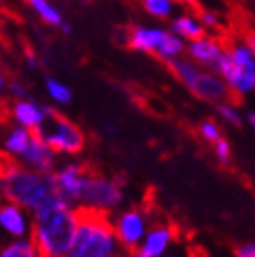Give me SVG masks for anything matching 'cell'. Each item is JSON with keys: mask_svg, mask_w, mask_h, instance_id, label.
Wrapping results in <instances>:
<instances>
[{"mask_svg": "<svg viewBox=\"0 0 255 257\" xmlns=\"http://www.w3.org/2000/svg\"><path fill=\"white\" fill-rule=\"evenodd\" d=\"M80 213L79 206L66 203L59 195L33 213L31 241L42 257L68 255L79 230Z\"/></svg>", "mask_w": 255, "mask_h": 257, "instance_id": "obj_1", "label": "cell"}, {"mask_svg": "<svg viewBox=\"0 0 255 257\" xmlns=\"http://www.w3.org/2000/svg\"><path fill=\"white\" fill-rule=\"evenodd\" d=\"M57 197L51 173H39L19 163H6L4 199L35 213L39 208Z\"/></svg>", "mask_w": 255, "mask_h": 257, "instance_id": "obj_2", "label": "cell"}, {"mask_svg": "<svg viewBox=\"0 0 255 257\" xmlns=\"http://www.w3.org/2000/svg\"><path fill=\"white\" fill-rule=\"evenodd\" d=\"M69 257H128L113 232L109 215L95 212L80 213V223Z\"/></svg>", "mask_w": 255, "mask_h": 257, "instance_id": "obj_3", "label": "cell"}, {"mask_svg": "<svg viewBox=\"0 0 255 257\" xmlns=\"http://www.w3.org/2000/svg\"><path fill=\"white\" fill-rule=\"evenodd\" d=\"M168 69L173 73L179 82L190 91L193 97H197L202 102L219 104L224 100H230L231 91L222 80V77L217 71H211L199 66L190 57H181L168 64Z\"/></svg>", "mask_w": 255, "mask_h": 257, "instance_id": "obj_4", "label": "cell"}, {"mask_svg": "<svg viewBox=\"0 0 255 257\" xmlns=\"http://www.w3.org/2000/svg\"><path fill=\"white\" fill-rule=\"evenodd\" d=\"M126 188H122L113 179V175H104V173L91 170L79 208L82 212L111 215L122 206H126Z\"/></svg>", "mask_w": 255, "mask_h": 257, "instance_id": "obj_5", "label": "cell"}, {"mask_svg": "<svg viewBox=\"0 0 255 257\" xmlns=\"http://www.w3.org/2000/svg\"><path fill=\"white\" fill-rule=\"evenodd\" d=\"M39 135L59 157H77L88 146L86 132L77 122L59 113L57 109H53V113L49 115Z\"/></svg>", "mask_w": 255, "mask_h": 257, "instance_id": "obj_6", "label": "cell"}, {"mask_svg": "<svg viewBox=\"0 0 255 257\" xmlns=\"http://www.w3.org/2000/svg\"><path fill=\"white\" fill-rule=\"evenodd\" d=\"M153 212L146 204H130L122 206L115 213L109 215L113 232L117 235L120 246L126 253H133L141 246V242L146 237L148 230L153 223Z\"/></svg>", "mask_w": 255, "mask_h": 257, "instance_id": "obj_7", "label": "cell"}, {"mask_svg": "<svg viewBox=\"0 0 255 257\" xmlns=\"http://www.w3.org/2000/svg\"><path fill=\"white\" fill-rule=\"evenodd\" d=\"M89 172H91L89 164L80 161V159L69 157L66 161H60L59 166L51 173L55 181V188H57V195L62 197L66 203L79 206L86 183H88Z\"/></svg>", "mask_w": 255, "mask_h": 257, "instance_id": "obj_8", "label": "cell"}, {"mask_svg": "<svg viewBox=\"0 0 255 257\" xmlns=\"http://www.w3.org/2000/svg\"><path fill=\"white\" fill-rule=\"evenodd\" d=\"M53 106L40 102L33 97L20 100H8V104H4V119L17 124V126L30 130L33 134H39L46 120L49 119V115L53 113Z\"/></svg>", "mask_w": 255, "mask_h": 257, "instance_id": "obj_9", "label": "cell"}, {"mask_svg": "<svg viewBox=\"0 0 255 257\" xmlns=\"http://www.w3.org/2000/svg\"><path fill=\"white\" fill-rule=\"evenodd\" d=\"M181 241V232L173 223L166 219H153L152 226L148 230L146 237L141 242V246L130 255L133 257H159L166 253Z\"/></svg>", "mask_w": 255, "mask_h": 257, "instance_id": "obj_10", "label": "cell"}, {"mask_svg": "<svg viewBox=\"0 0 255 257\" xmlns=\"http://www.w3.org/2000/svg\"><path fill=\"white\" fill-rule=\"evenodd\" d=\"M31 230H33V213L8 199H2L0 201V232L8 239H26L31 237Z\"/></svg>", "mask_w": 255, "mask_h": 257, "instance_id": "obj_11", "label": "cell"}, {"mask_svg": "<svg viewBox=\"0 0 255 257\" xmlns=\"http://www.w3.org/2000/svg\"><path fill=\"white\" fill-rule=\"evenodd\" d=\"M170 33V28L161 24H133L126 31V44L130 50L144 55H157L159 48Z\"/></svg>", "mask_w": 255, "mask_h": 257, "instance_id": "obj_12", "label": "cell"}, {"mask_svg": "<svg viewBox=\"0 0 255 257\" xmlns=\"http://www.w3.org/2000/svg\"><path fill=\"white\" fill-rule=\"evenodd\" d=\"M215 71L221 75L226 86L230 88L231 95L244 97V95H250L255 91V71L239 66L226 50L222 53L221 60H219V66H217Z\"/></svg>", "mask_w": 255, "mask_h": 257, "instance_id": "obj_13", "label": "cell"}, {"mask_svg": "<svg viewBox=\"0 0 255 257\" xmlns=\"http://www.w3.org/2000/svg\"><path fill=\"white\" fill-rule=\"evenodd\" d=\"M33 132L17 126L10 120L0 122V157L8 163H19L30 146Z\"/></svg>", "mask_w": 255, "mask_h": 257, "instance_id": "obj_14", "label": "cell"}, {"mask_svg": "<svg viewBox=\"0 0 255 257\" xmlns=\"http://www.w3.org/2000/svg\"><path fill=\"white\" fill-rule=\"evenodd\" d=\"M226 46L222 44V40L215 35L206 33L204 37L197 40H191L186 44V57H190L193 62L206 69L215 71L219 66L222 53H224Z\"/></svg>", "mask_w": 255, "mask_h": 257, "instance_id": "obj_15", "label": "cell"}, {"mask_svg": "<svg viewBox=\"0 0 255 257\" xmlns=\"http://www.w3.org/2000/svg\"><path fill=\"white\" fill-rule=\"evenodd\" d=\"M59 155L55 154L51 146L39 134L33 135L26 154L19 161V164L39 173H53L55 168L59 166Z\"/></svg>", "mask_w": 255, "mask_h": 257, "instance_id": "obj_16", "label": "cell"}, {"mask_svg": "<svg viewBox=\"0 0 255 257\" xmlns=\"http://www.w3.org/2000/svg\"><path fill=\"white\" fill-rule=\"evenodd\" d=\"M24 2L42 24H46L48 28H53V30H59L64 35H71L73 28L69 26L62 10L55 4L53 0H24Z\"/></svg>", "mask_w": 255, "mask_h": 257, "instance_id": "obj_17", "label": "cell"}, {"mask_svg": "<svg viewBox=\"0 0 255 257\" xmlns=\"http://www.w3.org/2000/svg\"><path fill=\"white\" fill-rule=\"evenodd\" d=\"M170 31L175 33L177 37H181L184 42H191L204 37L208 33L206 28L202 26L199 15H193L191 11H181L177 13L172 20H170Z\"/></svg>", "mask_w": 255, "mask_h": 257, "instance_id": "obj_18", "label": "cell"}, {"mask_svg": "<svg viewBox=\"0 0 255 257\" xmlns=\"http://www.w3.org/2000/svg\"><path fill=\"white\" fill-rule=\"evenodd\" d=\"M44 93L48 100L57 108H66L73 102V89L69 88L59 77H46L44 79Z\"/></svg>", "mask_w": 255, "mask_h": 257, "instance_id": "obj_19", "label": "cell"}, {"mask_svg": "<svg viewBox=\"0 0 255 257\" xmlns=\"http://www.w3.org/2000/svg\"><path fill=\"white\" fill-rule=\"evenodd\" d=\"M0 257H42L39 248L31 241L26 239H8L0 244Z\"/></svg>", "mask_w": 255, "mask_h": 257, "instance_id": "obj_20", "label": "cell"}, {"mask_svg": "<svg viewBox=\"0 0 255 257\" xmlns=\"http://www.w3.org/2000/svg\"><path fill=\"white\" fill-rule=\"evenodd\" d=\"M139 4L148 17L155 20H172L179 13L175 0H139Z\"/></svg>", "mask_w": 255, "mask_h": 257, "instance_id": "obj_21", "label": "cell"}, {"mask_svg": "<svg viewBox=\"0 0 255 257\" xmlns=\"http://www.w3.org/2000/svg\"><path fill=\"white\" fill-rule=\"evenodd\" d=\"M186 44L188 42H184V40L181 39V37H177L175 33H168V37L164 39V42L161 44V48H159L157 51V57L161 62H164V64H170V62H173L175 59H181V57H184L186 55Z\"/></svg>", "mask_w": 255, "mask_h": 257, "instance_id": "obj_22", "label": "cell"}, {"mask_svg": "<svg viewBox=\"0 0 255 257\" xmlns=\"http://www.w3.org/2000/svg\"><path fill=\"white\" fill-rule=\"evenodd\" d=\"M215 111L219 115V119L222 122H226L228 126H233V128H240L242 122H244V117L237 109L235 104H231L230 100H224V102L215 104Z\"/></svg>", "mask_w": 255, "mask_h": 257, "instance_id": "obj_23", "label": "cell"}, {"mask_svg": "<svg viewBox=\"0 0 255 257\" xmlns=\"http://www.w3.org/2000/svg\"><path fill=\"white\" fill-rule=\"evenodd\" d=\"M197 134H199V137H201L204 143L210 144V146H213L217 141H221V139L224 137V135H222L221 124L213 119L202 120V122L199 124V128H197Z\"/></svg>", "mask_w": 255, "mask_h": 257, "instance_id": "obj_24", "label": "cell"}, {"mask_svg": "<svg viewBox=\"0 0 255 257\" xmlns=\"http://www.w3.org/2000/svg\"><path fill=\"white\" fill-rule=\"evenodd\" d=\"M28 97H30L28 86H26L20 79H10V82H8V89H6V99L8 100H20V99H28Z\"/></svg>", "mask_w": 255, "mask_h": 257, "instance_id": "obj_25", "label": "cell"}, {"mask_svg": "<svg viewBox=\"0 0 255 257\" xmlns=\"http://www.w3.org/2000/svg\"><path fill=\"white\" fill-rule=\"evenodd\" d=\"M211 150H213V155H215V159L221 164L231 163V144L226 137H222L221 141H217V143L211 146Z\"/></svg>", "mask_w": 255, "mask_h": 257, "instance_id": "obj_26", "label": "cell"}, {"mask_svg": "<svg viewBox=\"0 0 255 257\" xmlns=\"http://www.w3.org/2000/svg\"><path fill=\"white\" fill-rule=\"evenodd\" d=\"M128 257H133V255H128ZM159 257H195V252H193V248L188 244L186 241H179L173 248H170L166 253H162Z\"/></svg>", "mask_w": 255, "mask_h": 257, "instance_id": "obj_27", "label": "cell"}, {"mask_svg": "<svg viewBox=\"0 0 255 257\" xmlns=\"http://www.w3.org/2000/svg\"><path fill=\"white\" fill-rule=\"evenodd\" d=\"M199 19H201L202 26L206 28V31H219L221 30V19H219V15L217 13H213V11H201L199 13Z\"/></svg>", "mask_w": 255, "mask_h": 257, "instance_id": "obj_28", "label": "cell"}, {"mask_svg": "<svg viewBox=\"0 0 255 257\" xmlns=\"http://www.w3.org/2000/svg\"><path fill=\"white\" fill-rule=\"evenodd\" d=\"M233 255L235 257H255V239L253 241H246L237 244L235 250H233Z\"/></svg>", "mask_w": 255, "mask_h": 257, "instance_id": "obj_29", "label": "cell"}, {"mask_svg": "<svg viewBox=\"0 0 255 257\" xmlns=\"http://www.w3.org/2000/svg\"><path fill=\"white\" fill-rule=\"evenodd\" d=\"M24 64L31 69V71H37L40 68V57L33 53V51H26L24 55Z\"/></svg>", "mask_w": 255, "mask_h": 257, "instance_id": "obj_30", "label": "cell"}, {"mask_svg": "<svg viewBox=\"0 0 255 257\" xmlns=\"http://www.w3.org/2000/svg\"><path fill=\"white\" fill-rule=\"evenodd\" d=\"M8 82H10V77L6 75L4 68L0 66V100L6 99V89H8Z\"/></svg>", "mask_w": 255, "mask_h": 257, "instance_id": "obj_31", "label": "cell"}, {"mask_svg": "<svg viewBox=\"0 0 255 257\" xmlns=\"http://www.w3.org/2000/svg\"><path fill=\"white\" fill-rule=\"evenodd\" d=\"M6 163L4 159L0 157V201L4 199V188H6Z\"/></svg>", "mask_w": 255, "mask_h": 257, "instance_id": "obj_32", "label": "cell"}, {"mask_svg": "<svg viewBox=\"0 0 255 257\" xmlns=\"http://www.w3.org/2000/svg\"><path fill=\"white\" fill-rule=\"evenodd\" d=\"M113 179H115V181H117L118 184H120V186H122V188H126L128 186V183H130V179H128V175L124 172H118V173H115V175H113Z\"/></svg>", "mask_w": 255, "mask_h": 257, "instance_id": "obj_33", "label": "cell"}, {"mask_svg": "<svg viewBox=\"0 0 255 257\" xmlns=\"http://www.w3.org/2000/svg\"><path fill=\"white\" fill-rule=\"evenodd\" d=\"M244 120H246V124H248V126L255 132V111H248L246 117H244Z\"/></svg>", "mask_w": 255, "mask_h": 257, "instance_id": "obj_34", "label": "cell"}, {"mask_svg": "<svg viewBox=\"0 0 255 257\" xmlns=\"http://www.w3.org/2000/svg\"><path fill=\"white\" fill-rule=\"evenodd\" d=\"M179 6H190V8H195L197 6V0H175Z\"/></svg>", "mask_w": 255, "mask_h": 257, "instance_id": "obj_35", "label": "cell"}, {"mask_svg": "<svg viewBox=\"0 0 255 257\" xmlns=\"http://www.w3.org/2000/svg\"><path fill=\"white\" fill-rule=\"evenodd\" d=\"M246 42H248V46H250L255 53V35H248V37H246Z\"/></svg>", "mask_w": 255, "mask_h": 257, "instance_id": "obj_36", "label": "cell"}, {"mask_svg": "<svg viewBox=\"0 0 255 257\" xmlns=\"http://www.w3.org/2000/svg\"><path fill=\"white\" fill-rule=\"evenodd\" d=\"M4 120V104H2V100H0V122Z\"/></svg>", "mask_w": 255, "mask_h": 257, "instance_id": "obj_37", "label": "cell"}, {"mask_svg": "<svg viewBox=\"0 0 255 257\" xmlns=\"http://www.w3.org/2000/svg\"><path fill=\"white\" fill-rule=\"evenodd\" d=\"M57 257H69V255H57Z\"/></svg>", "mask_w": 255, "mask_h": 257, "instance_id": "obj_38", "label": "cell"}]
</instances>
